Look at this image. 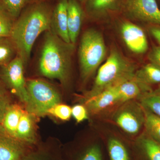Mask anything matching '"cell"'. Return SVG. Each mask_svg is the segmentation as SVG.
<instances>
[{"instance_id":"cell-12","label":"cell","mask_w":160,"mask_h":160,"mask_svg":"<svg viewBox=\"0 0 160 160\" xmlns=\"http://www.w3.org/2000/svg\"><path fill=\"white\" fill-rule=\"evenodd\" d=\"M83 7L78 0H68V29L70 42L75 44L81 31L84 17Z\"/></svg>"},{"instance_id":"cell-28","label":"cell","mask_w":160,"mask_h":160,"mask_svg":"<svg viewBox=\"0 0 160 160\" xmlns=\"http://www.w3.org/2000/svg\"><path fill=\"white\" fill-rule=\"evenodd\" d=\"M82 160H102L99 147L96 145L91 146L85 152Z\"/></svg>"},{"instance_id":"cell-9","label":"cell","mask_w":160,"mask_h":160,"mask_svg":"<svg viewBox=\"0 0 160 160\" xmlns=\"http://www.w3.org/2000/svg\"><path fill=\"white\" fill-rule=\"evenodd\" d=\"M120 32L126 46L132 52L143 54L148 50V42L146 33L139 26L131 22H123Z\"/></svg>"},{"instance_id":"cell-24","label":"cell","mask_w":160,"mask_h":160,"mask_svg":"<svg viewBox=\"0 0 160 160\" xmlns=\"http://www.w3.org/2000/svg\"><path fill=\"white\" fill-rule=\"evenodd\" d=\"M108 147L110 160H129L127 150L119 140L111 138L108 141Z\"/></svg>"},{"instance_id":"cell-3","label":"cell","mask_w":160,"mask_h":160,"mask_svg":"<svg viewBox=\"0 0 160 160\" xmlns=\"http://www.w3.org/2000/svg\"><path fill=\"white\" fill-rule=\"evenodd\" d=\"M137 70L134 63L113 48L106 62L98 69L93 86L86 93V99L134 78Z\"/></svg>"},{"instance_id":"cell-15","label":"cell","mask_w":160,"mask_h":160,"mask_svg":"<svg viewBox=\"0 0 160 160\" xmlns=\"http://www.w3.org/2000/svg\"><path fill=\"white\" fill-rule=\"evenodd\" d=\"M26 155L19 141L0 134V160H22Z\"/></svg>"},{"instance_id":"cell-2","label":"cell","mask_w":160,"mask_h":160,"mask_svg":"<svg viewBox=\"0 0 160 160\" xmlns=\"http://www.w3.org/2000/svg\"><path fill=\"white\" fill-rule=\"evenodd\" d=\"M75 44L67 43L51 30L45 32L38 62V69L43 76L59 80L63 85L71 75Z\"/></svg>"},{"instance_id":"cell-23","label":"cell","mask_w":160,"mask_h":160,"mask_svg":"<svg viewBox=\"0 0 160 160\" xmlns=\"http://www.w3.org/2000/svg\"><path fill=\"white\" fill-rule=\"evenodd\" d=\"M138 142L149 160H160V143L146 133L139 139Z\"/></svg>"},{"instance_id":"cell-8","label":"cell","mask_w":160,"mask_h":160,"mask_svg":"<svg viewBox=\"0 0 160 160\" xmlns=\"http://www.w3.org/2000/svg\"><path fill=\"white\" fill-rule=\"evenodd\" d=\"M126 102L120 108L114 117L115 122L125 132L136 134L139 132L145 122V115L140 104Z\"/></svg>"},{"instance_id":"cell-29","label":"cell","mask_w":160,"mask_h":160,"mask_svg":"<svg viewBox=\"0 0 160 160\" xmlns=\"http://www.w3.org/2000/svg\"><path fill=\"white\" fill-rule=\"evenodd\" d=\"M148 58L150 63L160 68V46H152Z\"/></svg>"},{"instance_id":"cell-20","label":"cell","mask_w":160,"mask_h":160,"mask_svg":"<svg viewBox=\"0 0 160 160\" xmlns=\"http://www.w3.org/2000/svg\"><path fill=\"white\" fill-rule=\"evenodd\" d=\"M42 1L44 0H0V3L15 21L27 7Z\"/></svg>"},{"instance_id":"cell-13","label":"cell","mask_w":160,"mask_h":160,"mask_svg":"<svg viewBox=\"0 0 160 160\" xmlns=\"http://www.w3.org/2000/svg\"><path fill=\"white\" fill-rule=\"evenodd\" d=\"M121 103L117 86L104 90L86 101V108L91 113H98L116 103Z\"/></svg>"},{"instance_id":"cell-22","label":"cell","mask_w":160,"mask_h":160,"mask_svg":"<svg viewBox=\"0 0 160 160\" xmlns=\"http://www.w3.org/2000/svg\"><path fill=\"white\" fill-rule=\"evenodd\" d=\"M143 109L146 133L152 139L160 143V117L149 110Z\"/></svg>"},{"instance_id":"cell-25","label":"cell","mask_w":160,"mask_h":160,"mask_svg":"<svg viewBox=\"0 0 160 160\" xmlns=\"http://www.w3.org/2000/svg\"><path fill=\"white\" fill-rule=\"evenodd\" d=\"M14 22L0 3V38L10 37Z\"/></svg>"},{"instance_id":"cell-30","label":"cell","mask_w":160,"mask_h":160,"mask_svg":"<svg viewBox=\"0 0 160 160\" xmlns=\"http://www.w3.org/2000/svg\"><path fill=\"white\" fill-rule=\"evenodd\" d=\"M10 105L9 98L6 94L0 95V123L1 124Z\"/></svg>"},{"instance_id":"cell-14","label":"cell","mask_w":160,"mask_h":160,"mask_svg":"<svg viewBox=\"0 0 160 160\" xmlns=\"http://www.w3.org/2000/svg\"><path fill=\"white\" fill-rule=\"evenodd\" d=\"M116 86L121 103L139 99L144 93L152 89L151 86L143 84L134 78Z\"/></svg>"},{"instance_id":"cell-17","label":"cell","mask_w":160,"mask_h":160,"mask_svg":"<svg viewBox=\"0 0 160 160\" xmlns=\"http://www.w3.org/2000/svg\"><path fill=\"white\" fill-rule=\"evenodd\" d=\"M23 112L21 107L18 105H10L2 123L3 129L6 134L14 139Z\"/></svg>"},{"instance_id":"cell-32","label":"cell","mask_w":160,"mask_h":160,"mask_svg":"<svg viewBox=\"0 0 160 160\" xmlns=\"http://www.w3.org/2000/svg\"><path fill=\"white\" fill-rule=\"evenodd\" d=\"M22 160H46L42 157L36 154L26 155Z\"/></svg>"},{"instance_id":"cell-5","label":"cell","mask_w":160,"mask_h":160,"mask_svg":"<svg viewBox=\"0 0 160 160\" xmlns=\"http://www.w3.org/2000/svg\"><path fill=\"white\" fill-rule=\"evenodd\" d=\"M29 100L26 104L27 112L40 116L47 114L48 110L61 102L56 89L42 80L32 79L26 82Z\"/></svg>"},{"instance_id":"cell-10","label":"cell","mask_w":160,"mask_h":160,"mask_svg":"<svg viewBox=\"0 0 160 160\" xmlns=\"http://www.w3.org/2000/svg\"><path fill=\"white\" fill-rule=\"evenodd\" d=\"M68 0H57L51 21V30L67 43H70L68 29Z\"/></svg>"},{"instance_id":"cell-21","label":"cell","mask_w":160,"mask_h":160,"mask_svg":"<svg viewBox=\"0 0 160 160\" xmlns=\"http://www.w3.org/2000/svg\"><path fill=\"white\" fill-rule=\"evenodd\" d=\"M17 56V50L11 38H0V67L8 65Z\"/></svg>"},{"instance_id":"cell-11","label":"cell","mask_w":160,"mask_h":160,"mask_svg":"<svg viewBox=\"0 0 160 160\" xmlns=\"http://www.w3.org/2000/svg\"><path fill=\"white\" fill-rule=\"evenodd\" d=\"M122 0H86L85 14L93 19H99L113 12H119Z\"/></svg>"},{"instance_id":"cell-18","label":"cell","mask_w":160,"mask_h":160,"mask_svg":"<svg viewBox=\"0 0 160 160\" xmlns=\"http://www.w3.org/2000/svg\"><path fill=\"white\" fill-rule=\"evenodd\" d=\"M134 78L148 86L160 83V68L150 63L137 69Z\"/></svg>"},{"instance_id":"cell-16","label":"cell","mask_w":160,"mask_h":160,"mask_svg":"<svg viewBox=\"0 0 160 160\" xmlns=\"http://www.w3.org/2000/svg\"><path fill=\"white\" fill-rule=\"evenodd\" d=\"M33 114L23 111L18 125L15 139L19 142L32 143L35 141Z\"/></svg>"},{"instance_id":"cell-34","label":"cell","mask_w":160,"mask_h":160,"mask_svg":"<svg viewBox=\"0 0 160 160\" xmlns=\"http://www.w3.org/2000/svg\"><path fill=\"white\" fill-rule=\"evenodd\" d=\"M78 1L79 2H80V3L82 4V3H84V2H85V1H86V0H78Z\"/></svg>"},{"instance_id":"cell-7","label":"cell","mask_w":160,"mask_h":160,"mask_svg":"<svg viewBox=\"0 0 160 160\" xmlns=\"http://www.w3.org/2000/svg\"><path fill=\"white\" fill-rule=\"evenodd\" d=\"M24 66L22 60L18 55L8 65L1 67L0 78L3 83L26 105L29 95L24 77Z\"/></svg>"},{"instance_id":"cell-1","label":"cell","mask_w":160,"mask_h":160,"mask_svg":"<svg viewBox=\"0 0 160 160\" xmlns=\"http://www.w3.org/2000/svg\"><path fill=\"white\" fill-rule=\"evenodd\" d=\"M54 4L51 0L34 3L24 9L15 21L10 37L25 65L30 58L37 39L50 30Z\"/></svg>"},{"instance_id":"cell-6","label":"cell","mask_w":160,"mask_h":160,"mask_svg":"<svg viewBox=\"0 0 160 160\" xmlns=\"http://www.w3.org/2000/svg\"><path fill=\"white\" fill-rule=\"evenodd\" d=\"M120 12L130 19L160 26L156 0H122Z\"/></svg>"},{"instance_id":"cell-33","label":"cell","mask_w":160,"mask_h":160,"mask_svg":"<svg viewBox=\"0 0 160 160\" xmlns=\"http://www.w3.org/2000/svg\"><path fill=\"white\" fill-rule=\"evenodd\" d=\"M5 94V90L4 87L0 82V95Z\"/></svg>"},{"instance_id":"cell-35","label":"cell","mask_w":160,"mask_h":160,"mask_svg":"<svg viewBox=\"0 0 160 160\" xmlns=\"http://www.w3.org/2000/svg\"></svg>"},{"instance_id":"cell-4","label":"cell","mask_w":160,"mask_h":160,"mask_svg":"<svg viewBox=\"0 0 160 160\" xmlns=\"http://www.w3.org/2000/svg\"><path fill=\"white\" fill-rule=\"evenodd\" d=\"M78 54L81 78L86 82L106 58V45L102 33L93 29L84 32L80 40Z\"/></svg>"},{"instance_id":"cell-27","label":"cell","mask_w":160,"mask_h":160,"mask_svg":"<svg viewBox=\"0 0 160 160\" xmlns=\"http://www.w3.org/2000/svg\"><path fill=\"white\" fill-rule=\"evenodd\" d=\"M72 115L78 123L83 122L88 118L87 108L83 105H75L72 108Z\"/></svg>"},{"instance_id":"cell-31","label":"cell","mask_w":160,"mask_h":160,"mask_svg":"<svg viewBox=\"0 0 160 160\" xmlns=\"http://www.w3.org/2000/svg\"><path fill=\"white\" fill-rule=\"evenodd\" d=\"M149 31L160 46V26L152 25L149 27Z\"/></svg>"},{"instance_id":"cell-19","label":"cell","mask_w":160,"mask_h":160,"mask_svg":"<svg viewBox=\"0 0 160 160\" xmlns=\"http://www.w3.org/2000/svg\"><path fill=\"white\" fill-rule=\"evenodd\" d=\"M138 99L143 108L160 117V87L146 92Z\"/></svg>"},{"instance_id":"cell-26","label":"cell","mask_w":160,"mask_h":160,"mask_svg":"<svg viewBox=\"0 0 160 160\" xmlns=\"http://www.w3.org/2000/svg\"><path fill=\"white\" fill-rule=\"evenodd\" d=\"M47 114L51 115L62 121H68L72 116V108L67 105L59 103L50 108Z\"/></svg>"}]
</instances>
